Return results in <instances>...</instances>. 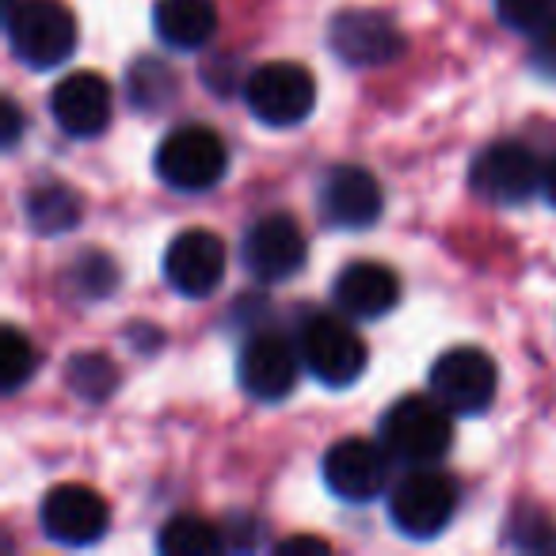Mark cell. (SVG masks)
I'll list each match as a JSON object with an SVG mask.
<instances>
[{
  "instance_id": "obj_6",
  "label": "cell",
  "mask_w": 556,
  "mask_h": 556,
  "mask_svg": "<svg viewBox=\"0 0 556 556\" xmlns=\"http://www.w3.org/2000/svg\"><path fill=\"white\" fill-rule=\"evenodd\" d=\"M298 351L302 363L320 386L348 389L363 378L366 370V343L343 317H328V313H313L298 332Z\"/></svg>"
},
{
  "instance_id": "obj_15",
  "label": "cell",
  "mask_w": 556,
  "mask_h": 556,
  "mask_svg": "<svg viewBox=\"0 0 556 556\" xmlns=\"http://www.w3.org/2000/svg\"><path fill=\"white\" fill-rule=\"evenodd\" d=\"M164 278L184 298H210L225 278V244L210 229H184L164 248Z\"/></svg>"
},
{
  "instance_id": "obj_22",
  "label": "cell",
  "mask_w": 556,
  "mask_h": 556,
  "mask_svg": "<svg viewBox=\"0 0 556 556\" xmlns=\"http://www.w3.org/2000/svg\"><path fill=\"white\" fill-rule=\"evenodd\" d=\"M39 370V348L27 340L20 328H4V343H0V389L4 393H16Z\"/></svg>"
},
{
  "instance_id": "obj_13",
  "label": "cell",
  "mask_w": 556,
  "mask_h": 556,
  "mask_svg": "<svg viewBox=\"0 0 556 556\" xmlns=\"http://www.w3.org/2000/svg\"><path fill=\"white\" fill-rule=\"evenodd\" d=\"M42 533L65 548H88L103 541L111 526V507L103 503L100 492L88 484H58L42 495L39 507Z\"/></svg>"
},
{
  "instance_id": "obj_3",
  "label": "cell",
  "mask_w": 556,
  "mask_h": 556,
  "mask_svg": "<svg viewBox=\"0 0 556 556\" xmlns=\"http://www.w3.org/2000/svg\"><path fill=\"white\" fill-rule=\"evenodd\" d=\"M156 179L172 191L184 194H202L214 191L225 179V168H229V149L217 138L210 126L191 123L179 126V130L164 134V141L156 146L153 156Z\"/></svg>"
},
{
  "instance_id": "obj_17",
  "label": "cell",
  "mask_w": 556,
  "mask_h": 556,
  "mask_svg": "<svg viewBox=\"0 0 556 556\" xmlns=\"http://www.w3.org/2000/svg\"><path fill=\"white\" fill-rule=\"evenodd\" d=\"M332 302L351 320H381L401 302V282L386 263L358 260L332 278Z\"/></svg>"
},
{
  "instance_id": "obj_10",
  "label": "cell",
  "mask_w": 556,
  "mask_h": 556,
  "mask_svg": "<svg viewBox=\"0 0 556 556\" xmlns=\"http://www.w3.org/2000/svg\"><path fill=\"white\" fill-rule=\"evenodd\" d=\"M495 386H500V374H495L492 355H484L480 348H454L431 366V393L454 416L488 412L495 401Z\"/></svg>"
},
{
  "instance_id": "obj_8",
  "label": "cell",
  "mask_w": 556,
  "mask_h": 556,
  "mask_svg": "<svg viewBox=\"0 0 556 556\" xmlns=\"http://www.w3.org/2000/svg\"><path fill=\"white\" fill-rule=\"evenodd\" d=\"M302 351L278 332H252L237 355V381L252 401H287L302 378Z\"/></svg>"
},
{
  "instance_id": "obj_21",
  "label": "cell",
  "mask_w": 556,
  "mask_h": 556,
  "mask_svg": "<svg viewBox=\"0 0 556 556\" xmlns=\"http://www.w3.org/2000/svg\"><path fill=\"white\" fill-rule=\"evenodd\" d=\"M126 92H130V103L138 111H161V108H168L172 96H176V73H172L164 62L141 58V62L130 70Z\"/></svg>"
},
{
  "instance_id": "obj_28",
  "label": "cell",
  "mask_w": 556,
  "mask_h": 556,
  "mask_svg": "<svg viewBox=\"0 0 556 556\" xmlns=\"http://www.w3.org/2000/svg\"><path fill=\"white\" fill-rule=\"evenodd\" d=\"M541 194H545V202L556 210V153L545 161V168H541Z\"/></svg>"
},
{
  "instance_id": "obj_16",
  "label": "cell",
  "mask_w": 556,
  "mask_h": 556,
  "mask_svg": "<svg viewBox=\"0 0 556 556\" xmlns=\"http://www.w3.org/2000/svg\"><path fill=\"white\" fill-rule=\"evenodd\" d=\"M50 115L70 138H100L115 115V92L100 73H70L50 92Z\"/></svg>"
},
{
  "instance_id": "obj_18",
  "label": "cell",
  "mask_w": 556,
  "mask_h": 556,
  "mask_svg": "<svg viewBox=\"0 0 556 556\" xmlns=\"http://www.w3.org/2000/svg\"><path fill=\"white\" fill-rule=\"evenodd\" d=\"M153 31L168 50H202L217 35L214 0H156Z\"/></svg>"
},
{
  "instance_id": "obj_27",
  "label": "cell",
  "mask_w": 556,
  "mask_h": 556,
  "mask_svg": "<svg viewBox=\"0 0 556 556\" xmlns=\"http://www.w3.org/2000/svg\"><path fill=\"white\" fill-rule=\"evenodd\" d=\"M20 130H24V118H20V108L12 100H4V141H9V149L20 141Z\"/></svg>"
},
{
  "instance_id": "obj_12",
  "label": "cell",
  "mask_w": 556,
  "mask_h": 556,
  "mask_svg": "<svg viewBox=\"0 0 556 556\" xmlns=\"http://www.w3.org/2000/svg\"><path fill=\"white\" fill-rule=\"evenodd\" d=\"M393 454L370 439H343L325 454V484L343 503H374L389 488Z\"/></svg>"
},
{
  "instance_id": "obj_7",
  "label": "cell",
  "mask_w": 556,
  "mask_h": 556,
  "mask_svg": "<svg viewBox=\"0 0 556 556\" xmlns=\"http://www.w3.org/2000/svg\"><path fill=\"white\" fill-rule=\"evenodd\" d=\"M309 260V244L305 232L298 229V222L290 214H267L260 222L248 225L244 240H240V263L255 282H290L298 270Z\"/></svg>"
},
{
  "instance_id": "obj_19",
  "label": "cell",
  "mask_w": 556,
  "mask_h": 556,
  "mask_svg": "<svg viewBox=\"0 0 556 556\" xmlns=\"http://www.w3.org/2000/svg\"><path fill=\"white\" fill-rule=\"evenodd\" d=\"M225 545H229L225 530L202 515H176L156 533V548H161L164 556H214V553H222Z\"/></svg>"
},
{
  "instance_id": "obj_24",
  "label": "cell",
  "mask_w": 556,
  "mask_h": 556,
  "mask_svg": "<svg viewBox=\"0 0 556 556\" xmlns=\"http://www.w3.org/2000/svg\"><path fill=\"white\" fill-rule=\"evenodd\" d=\"M495 16L507 31L533 39L556 24V0H495Z\"/></svg>"
},
{
  "instance_id": "obj_2",
  "label": "cell",
  "mask_w": 556,
  "mask_h": 556,
  "mask_svg": "<svg viewBox=\"0 0 556 556\" xmlns=\"http://www.w3.org/2000/svg\"><path fill=\"white\" fill-rule=\"evenodd\" d=\"M9 47L27 70L47 73L58 70L77 50V20L58 0H20L4 20Z\"/></svg>"
},
{
  "instance_id": "obj_26",
  "label": "cell",
  "mask_w": 556,
  "mask_h": 556,
  "mask_svg": "<svg viewBox=\"0 0 556 556\" xmlns=\"http://www.w3.org/2000/svg\"><path fill=\"white\" fill-rule=\"evenodd\" d=\"M530 65L541 77L556 80V24L530 39Z\"/></svg>"
},
{
  "instance_id": "obj_23",
  "label": "cell",
  "mask_w": 556,
  "mask_h": 556,
  "mask_svg": "<svg viewBox=\"0 0 556 556\" xmlns=\"http://www.w3.org/2000/svg\"><path fill=\"white\" fill-rule=\"evenodd\" d=\"M70 386H73V393H77L80 401L100 404V401H108V396L115 393L118 374L103 355H77L70 363Z\"/></svg>"
},
{
  "instance_id": "obj_9",
  "label": "cell",
  "mask_w": 556,
  "mask_h": 556,
  "mask_svg": "<svg viewBox=\"0 0 556 556\" xmlns=\"http://www.w3.org/2000/svg\"><path fill=\"white\" fill-rule=\"evenodd\" d=\"M469 184L492 206H522L533 191H541V164L522 141H492L472 161Z\"/></svg>"
},
{
  "instance_id": "obj_11",
  "label": "cell",
  "mask_w": 556,
  "mask_h": 556,
  "mask_svg": "<svg viewBox=\"0 0 556 556\" xmlns=\"http://www.w3.org/2000/svg\"><path fill=\"white\" fill-rule=\"evenodd\" d=\"M328 47L351 70H381L404 54L401 27L374 9H348L328 24Z\"/></svg>"
},
{
  "instance_id": "obj_1",
  "label": "cell",
  "mask_w": 556,
  "mask_h": 556,
  "mask_svg": "<svg viewBox=\"0 0 556 556\" xmlns=\"http://www.w3.org/2000/svg\"><path fill=\"white\" fill-rule=\"evenodd\" d=\"M381 446L401 465H434L454 446V412L439 396H404L381 416Z\"/></svg>"
},
{
  "instance_id": "obj_25",
  "label": "cell",
  "mask_w": 556,
  "mask_h": 556,
  "mask_svg": "<svg viewBox=\"0 0 556 556\" xmlns=\"http://www.w3.org/2000/svg\"><path fill=\"white\" fill-rule=\"evenodd\" d=\"M73 287L85 298H108L111 287H115V267H111L108 255H80L77 267H73Z\"/></svg>"
},
{
  "instance_id": "obj_5",
  "label": "cell",
  "mask_w": 556,
  "mask_h": 556,
  "mask_svg": "<svg viewBox=\"0 0 556 556\" xmlns=\"http://www.w3.org/2000/svg\"><path fill=\"white\" fill-rule=\"evenodd\" d=\"M244 103L255 123L290 130V126H302L317 108V80L298 62H267L248 73Z\"/></svg>"
},
{
  "instance_id": "obj_14",
  "label": "cell",
  "mask_w": 556,
  "mask_h": 556,
  "mask_svg": "<svg viewBox=\"0 0 556 556\" xmlns=\"http://www.w3.org/2000/svg\"><path fill=\"white\" fill-rule=\"evenodd\" d=\"M317 210L332 229H370L386 210V194L363 164H336L320 179Z\"/></svg>"
},
{
  "instance_id": "obj_4",
  "label": "cell",
  "mask_w": 556,
  "mask_h": 556,
  "mask_svg": "<svg viewBox=\"0 0 556 556\" xmlns=\"http://www.w3.org/2000/svg\"><path fill=\"white\" fill-rule=\"evenodd\" d=\"M457 480L434 465H416L404 480H396L389 495V518L412 541L439 538L457 515Z\"/></svg>"
},
{
  "instance_id": "obj_20",
  "label": "cell",
  "mask_w": 556,
  "mask_h": 556,
  "mask_svg": "<svg viewBox=\"0 0 556 556\" xmlns=\"http://www.w3.org/2000/svg\"><path fill=\"white\" fill-rule=\"evenodd\" d=\"M27 225L42 237H58V232H70L80 225V199L62 184L35 187L27 194Z\"/></svg>"
},
{
  "instance_id": "obj_29",
  "label": "cell",
  "mask_w": 556,
  "mask_h": 556,
  "mask_svg": "<svg viewBox=\"0 0 556 556\" xmlns=\"http://www.w3.org/2000/svg\"><path fill=\"white\" fill-rule=\"evenodd\" d=\"M282 548H328V545L313 538H290V541H282Z\"/></svg>"
}]
</instances>
